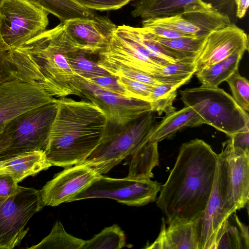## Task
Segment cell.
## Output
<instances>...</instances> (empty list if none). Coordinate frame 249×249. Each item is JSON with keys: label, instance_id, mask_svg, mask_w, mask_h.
<instances>
[{"label": "cell", "instance_id": "obj_14", "mask_svg": "<svg viewBox=\"0 0 249 249\" xmlns=\"http://www.w3.org/2000/svg\"><path fill=\"white\" fill-rule=\"evenodd\" d=\"M100 175L84 164L66 167L40 190L44 206H57L68 202L87 188Z\"/></svg>", "mask_w": 249, "mask_h": 249}, {"label": "cell", "instance_id": "obj_37", "mask_svg": "<svg viewBox=\"0 0 249 249\" xmlns=\"http://www.w3.org/2000/svg\"><path fill=\"white\" fill-rule=\"evenodd\" d=\"M82 7L91 10L109 11L120 9L133 0H75Z\"/></svg>", "mask_w": 249, "mask_h": 249}, {"label": "cell", "instance_id": "obj_31", "mask_svg": "<svg viewBox=\"0 0 249 249\" xmlns=\"http://www.w3.org/2000/svg\"><path fill=\"white\" fill-rule=\"evenodd\" d=\"M125 246L124 231L119 226L114 224L86 241L81 249H119Z\"/></svg>", "mask_w": 249, "mask_h": 249}, {"label": "cell", "instance_id": "obj_24", "mask_svg": "<svg viewBox=\"0 0 249 249\" xmlns=\"http://www.w3.org/2000/svg\"><path fill=\"white\" fill-rule=\"evenodd\" d=\"M128 178H151L153 168L159 165L158 142H149L131 156Z\"/></svg>", "mask_w": 249, "mask_h": 249}, {"label": "cell", "instance_id": "obj_12", "mask_svg": "<svg viewBox=\"0 0 249 249\" xmlns=\"http://www.w3.org/2000/svg\"><path fill=\"white\" fill-rule=\"evenodd\" d=\"M231 23L228 15L202 0H195L186 5L177 14L144 21L146 25L161 26L196 37H205Z\"/></svg>", "mask_w": 249, "mask_h": 249}, {"label": "cell", "instance_id": "obj_19", "mask_svg": "<svg viewBox=\"0 0 249 249\" xmlns=\"http://www.w3.org/2000/svg\"><path fill=\"white\" fill-rule=\"evenodd\" d=\"M228 145V160L234 200L237 210L244 208L249 198V154H238Z\"/></svg>", "mask_w": 249, "mask_h": 249}, {"label": "cell", "instance_id": "obj_44", "mask_svg": "<svg viewBox=\"0 0 249 249\" xmlns=\"http://www.w3.org/2000/svg\"></svg>", "mask_w": 249, "mask_h": 249}, {"label": "cell", "instance_id": "obj_16", "mask_svg": "<svg viewBox=\"0 0 249 249\" xmlns=\"http://www.w3.org/2000/svg\"><path fill=\"white\" fill-rule=\"evenodd\" d=\"M71 38L88 54H98L107 45L117 27L108 18H76L63 22Z\"/></svg>", "mask_w": 249, "mask_h": 249}, {"label": "cell", "instance_id": "obj_1", "mask_svg": "<svg viewBox=\"0 0 249 249\" xmlns=\"http://www.w3.org/2000/svg\"><path fill=\"white\" fill-rule=\"evenodd\" d=\"M217 164V154L204 141L195 139L182 144L157 201L168 225L194 222L201 217L211 194Z\"/></svg>", "mask_w": 249, "mask_h": 249}, {"label": "cell", "instance_id": "obj_29", "mask_svg": "<svg viewBox=\"0 0 249 249\" xmlns=\"http://www.w3.org/2000/svg\"><path fill=\"white\" fill-rule=\"evenodd\" d=\"M85 240L67 233L62 223L57 221L50 233L29 249H81Z\"/></svg>", "mask_w": 249, "mask_h": 249}, {"label": "cell", "instance_id": "obj_34", "mask_svg": "<svg viewBox=\"0 0 249 249\" xmlns=\"http://www.w3.org/2000/svg\"><path fill=\"white\" fill-rule=\"evenodd\" d=\"M14 79L17 78L11 49L4 42L0 35V84Z\"/></svg>", "mask_w": 249, "mask_h": 249}, {"label": "cell", "instance_id": "obj_35", "mask_svg": "<svg viewBox=\"0 0 249 249\" xmlns=\"http://www.w3.org/2000/svg\"><path fill=\"white\" fill-rule=\"evenodd\" d=\"M116 78L119 83L128 92L131 98L150 103V97L154 86L123 76Z\"/></svg>", "mask_w": 249, "mask_h": 249}, {"label": "cell", "instance_id": "obj_8", "mask_svg": "<svg viewBox=\"0 0 249 249\" xmlns=\"http://www.w3.org/2000/svg\"><path fill=\"white\" fill-rule=\"evenodd\" d=\"M70 95L97 105L105 113L107 123L114 125L126 124L152 111L149 102L120 96L77 74L74 75L62 89L58 98Z\"/></svg>", "mask_w": 249, "mask_h": 249}, {"label": "cell", "instance_id": "obj_41", "mask_svg": "<svg viewBox=\"0 0 249 249\" xmlns=\"http://www.w3.org/2000/svg\"><path fill=\"white\" fill-rule=\"evenodd\" d=\"M19 188L18 182L11 176L0 173V197H6L16 193Z\"/></svg>", "mask_w": 249, "mask_h": 249}, {"label": "cell", "instance_id": "obj_3", "mask_svg": "<svg viewBox=\"0 0 249 249\" xmlns=\"http://www.w3.org/2000/svg\"><path fill=\"white\" fill-rule=\"evenodd\" d=\"M80 50H84L71 38L61 22L22 46L11 49L17 78L36 84L58 97L75 75L69 58Z\"/></svg>", "mask_w": 249, "mask_h": 249}, {"label": "cell", "instance_id": "obj_7", "mask_svg": "<svg viewBox=\"0 0 249 249\" xmlns=\"http://www.w3.org/2000/svg\"><path fill=\"white\" fill-rule=\"evenodd\" d=\"M237 210L230 178L228 145L223 143L212 191L205 210L194 222L198 249H215L217 233L224 221Z\"/></svg>", "mask_w": 249, "mask_h": 249}, {"label": "cell", "instance_id": "obj_36", "mask_svg": "<svg viewBox=\"0 0 249 249\" xmlns=\"http://www.w3.org/2000/svg\"><path fill=\"white\" fill-rule=\"evenodd\" d=\"M87 79L96 85L117 95L126 98H131L128 92L119 83L117 78L114 76H99Z\"/></svg>", "mask_w": 249, "mask_h": 249}, {"label": "cell", "instance_id": "obj_21", "mask_svg": "<svg viewBox=\"0 0 249 249\" xmlns=\"http://www.w3.org/2000/svg\"><path fill=\"white\" fill-rule=\"evenodd\" d=\"M51 166L45 152L36 151L0 161V173L11 176L18 183Z\"/></svg>", "mask_w": 249, "mask_h": 249}, {"label": "cell", "instance_id": "obj_15", "mask_svg": "<svg viewBox=\"0 0 249 249\" xmlns=\"http://www.w3.org/2000/svg\"><path fill=\"white\" fill-rule=\"evenodd\" d=\"M248 50L247 34L231 23L226 27L213 31L205 37L195 58L196 70L221 61L232 53H244Z\"/></svg>", "mask_w": 249, "mask_h": 249}, {"label": "cell", "instance_id": "obj_28", "mask_svg": "<svg viewBox=\"0 0 249 249\" xmlns=\"http://www.w3.org/2000/svg\"><path fill=\"white\" fill-rule=\"evenodd\" d=\"M186 81L175 83H160L153 87L150 97L151 110L159 115H167L176 110L173 103L177 96V89L187 84Z\"/></svg>", "mask_w": 249, "mask_h": 249}, {"label": "cell", "instance_id": "obj_32", "mask_svg": "<svg viewBox=\"0 0 249 249\" xmlns=\"http://www.w3.org/2000/svg\"><path fill=\"white\" fill-rule=\"evenodd\" d=\"M87 54L85 51L80 50L69 57L70 66L75 74L87 78L111 75L97 63L88 59L85 56Z\"/></svg>", "mask_w": 249, "mask_h": 249}, {"label": "cell", "instance_id": "obj_23", "mask_svg": "<svg viewBox=\"0 0 249 249\" xmlns=\"http://www.w3.org/2000/svg\"><path fill=\"white\" fill-rule=\"evenodd\" d=\"M242 53H235L218 62L196 71L195 74L202 85L217 87L238 69Z\"/></svg>", "mask_w": 249, "mask_h": 249}, {"label": "cell", "instance_id": "obj_27", "mask_svg": "<svg viewBox=\"0 0 249 249\" xmlns=\"http://www.w3.org/2000/svg\"><path fill=\"white\" fill-rule=\"evenodd\" d=\"M126 30L161 65L175 62L178 60L170 52L155 39L153 35L142 27L124 25Z\"/></svg>", "mask_w": 249, "mask_h": 249}, {"label": "cell", "instance_id": "obj_11", "mask_svg": "<svg viewBox=\"0 0 249 249\" xmlns=\"http://www.w3.org/2000/svg\"><path fill=\"white\" fill-rule=\"evenodd\" d=\"M161 187L159 183L150 178H116L100 175L68 202L87 198H107L128 206H143L156 200Z\"/></svg>", "mask_w": 249, "mask_h": 249}, {"label": "cell", "instance_id": "obj_2", "mask_svg": "<svg viewBox=\"0 0 249 249\" xmlns=\"http://www.w3.org/2000/svg\"><path fill=\"white\" fill-rule=\"evenodd\" d=\"M57 109L44 152L52 166L83 164L98 145L107 120L102 109L89 101L67 97L56 99Z\"/></svg>", "mask_w": 249, "mask_h": 249}, {"label": "cell", "instance_id": "obj_33", "mask_svg": "<svg viewBox=\"0 0 249 249\" xmlns=\"http://www.w3.org/2000/svg\"><path fill=\"white\" fill-rule=\"evenodd\" d=\"M236 104L244 110L249 111V82L235 71L226 80Z\"/></svg>", "mask_w": 249, "mask_h": 249}, {"label": "cell", "instance_id": "obj_9", "mask_svg": "<svg viewBox=\"0 0 249 249\" xmlns=\"http://www.w3.org/2000/svg\"><path fill=\"white\" fill-rule=\"evenodd\" d=\"M47 11L28 0H5L0 5V35L11 49L18 48L46 30Z\"/></svg>", "mask_w": 249, "mask_h": 249}, {"label": "cell", "instance_id": "obj_6", "mask_svg": "<svg viewBox=\"0 0 249 249\" xmlns=\"http://www.w3.org/2000/svg\"><path fill=\"white\" fill-rule=\"evenodd\" d=\"M179 93L185 106L192 107L205 124L229 137L249 128L248 112L242 109L224 89L201 85L180 90Z\"/></svg>", "mask_w": 249, "mask_h": 249}, {"label": "cell", "instance_id": "obj_4", "mask_svg": "<svg viewBox=\"0 0 249 249\" xmlns=\"http://www.w3.org/2000/svg\"><path fill=\"white\" fill-rule=\"evenodd\" d=\"M155 121L149 111L123 125L107 123L101 142L83 164L100 175L107 173L149 142Z\"/></svg>", "mask_w": 249, "mask_h": 249}, {"label": "cell", "instance_id": "obj_39", "mask_svg": "<svg viewBox=\"0 0 249 249\" xmlns=\"http://www.w3.org/2000/svg\"><path fill=\"white\" fill-rule=\"evenodd\" d=\"M229 139L231 149L234 152L249 154V128L235 133Z\"/></svg>", "mask_w": 249, "mask_h": 249}, {"label": "cell", "instance_id": "obj_40", "mask_svg": "<svg viewBox=\"0 0 249 249\" xmlns=\"http://www.w3.org/2000/svg\"><path fill=\"white\" fill-rule=\"evenodd\" d=\"M142 27L154 36L161 38H174L186 36L193 37L180 32L159 25H146L142 26Z\"/></svg>", "mask_w": 249, "mask_h": 249}, {"label": "cell", "instance_id": "obj_17", "mask_svg": "<svg viewBox=\"0 0 249 249\" xmlns=\"http://www.w3.org/2000/svg\"><path fill=\"white\" fill-rule=\"evenodd\" d=\"M195 0H135L131 15L143 19L165 17L180 13L183 7ZM212 5L220 12L229 14L235 5L234 0H202Z\"/></svg>", "mask_w": 249, "mask_h": 249}, {"label": "cell", "instance_id": "obj_43", "mask_svg": "<svg viewBox=\"0 0 249 249\" xmlns=\"http://www.w3.org/2000/svg\"><path fill=\"white\" fill-rule=\"evenodd\" d=\"M5 0H0V5L2 4V3Z\"/></svg>", "mask_w": 249, "mask_h": 249}, {"label": "cell", "instance_id": "obj_10", "mask_svg": "<svg viewBox=\"0 0 249 249\" xmlns=\"http://www.w3.org/2000/svg\"><path fill=\"white\" fill-rule=\"evenodd\" d=\"M44 206L40 190L33 188L19 186L14 194L0 197V249L18 245L28 232V221Z\"/></svg>", "mask_w": 249, "mask_h": 249}, {"label": "cell", "instance_id": "obj_18", "mask_svg": "<svg viewBox=\"0 0 249 249\" xmlns=\"http://www.w3.org/2000/svg\"><path fill=\"white\" fill-rule=\"evenodd\" d=\"M160 233L153 243L146 249H198L197 236L194 222H175L165 227L162 218Z\"/></svg>", "mask_w": 249, "mask_h": 249}, {"label": "cell", "instance_id": "obj_22", "mask_svg": "<svg viewBox=\"0 0 249 249\" xmlns=\"http://www.w3.org/2000/svg\"><path fill=\"white\" fill-rule=\"evenodd\" d=\"M248 227L234 213L224 221L216 236L215 249H249Z\"/></svg>", "mask_w": 249, "mask_h": 249}, {"label": "cell", "instance_id": "obj_30", "mask_svg": "<svg viewBox=\"0 0 249 249\" xmlns=\"http://www.w3.org/2000/svg\"><path fill=\"white\" fill-rule=\"evenodd\" d=\"M154 36L156 40L172 53L178 60L196 58L206 36L164 38Z\"/></svg>", "mask_w": 249, "mask_h": 249}, {"label": "cell", "instance_id": "obj_13", "mask_svg": "<svg viewBox=\"0 0 249 249\" xmlns=\"http://www.w3.org/2000/svg\"><path fill=\"white\" fill-rule=\"evenodd\" d=\"M56 99L38 85L18 79L0 84V139L14 118Z\"/></svg>", "mask_w": 249, "mask_h": 249}, {"label": "cell", "instance_id": "obj_20", "mask_svg": "<svg viewBox=\"0 0 249 249\" xmlns=\"http://www.w3.org/2000/svg\"><path fill=\"white\" fill-rule=\"evenodd\" d=\"M204 124L201 117L192 107L185 106L166 115L159 123H157L151 132L149 142L158 143L172 137L183 129Z\"/></svg>", "mask_w": 249, "mask_h": 249}, {"label": "cell", "instance_id": "obj_5", "mask_svg": "<svg viewBox=\"0 0 249 249\" xmlns=\"http://www.w3.org/2000/svg\"><path fill=\"white\" fill-rule=\"evenodd\" d=\"M57 109L56 99L9 122L0 139V161L26 153L44 151Z\"/></svg>", "mask_w": 249, "mask_h": 249}, {"label": "cell", "instance_id": "obj_26", "mask_svg": "<svg viewBox=\"0 0 249 249\" xmlns=\"http://www.w3.org/2000/svg\"><path fill=\"white\" fill-rule=\"evenodd\" d=\"M195 58H187L169 63L159 69L152 77L162 83L190 82L196 72Z\"/></svg>", "mask_w": 249, "mask_h": 249}, {"label": "cell", "instance_id": "obj_25", "mask_svg": "<svg viewBox=\"0 0 249 249\" xmlns=\"http://www.w3.org/2000/svg\"><path fill=\"white\" fill-rule=\"evenodd\" d=\"M49 14L56 17L61 22L76 18H92V10L86 9L75 0H28Z\"/></svg>", "mask_w": 249, "mask_h": 249}, {"label": "cell", "instance_id": "obj_38", "mask_svg": "<svg viewBox=\"0 0 249 249\" xmlns=\"http://www.w3.org/2000/svg\"><path fill=\"white\" fill-rule=\"evenodd\" d=\"M108 72L115 77L123 76L152 86L160 83L151 76L132 69L118 68Z\"/></svg>", "mask_w": 249, "mask_h": 249}, {"label": "cell", "instance_id": "obj_42", "mask_svg": "<svg viewBox=\"0 0 249 249\" xmlns=\"http://www.w3.org/2000/svg\"><path fill=\"white\" fill-rule=\"evenodd\" d=\"M236 6V16L239 18H244L249 5V0H234Z\"/></svg>", "mask_w": 249, "mask_h": 249}]
</instances>
